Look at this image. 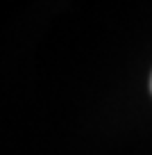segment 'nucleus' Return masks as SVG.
<instances>
[{
    "instance_id": "nucleus-1",
    "label": "nucleus",
    "mask_w": 152,
    "mask_h": 155,
    "mask_svg": "<svg viewBox=\"0 0 152 155\" xmlns=\"http://www.w3.org/2000/svg\"><path fill=\"white\" fill-rule=\"evenodd\" d=\"M150 87H152V84H150Z\"/></svg>"
}]
</instances>
